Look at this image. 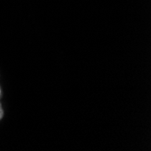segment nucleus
<instances>
[{
	"mask_svg": "<svg viewBox=\"0 0 151 151\" xmlns=\"http://www.w3.org/2000/svg\"><path fill=\"white\" fill-rule=\"evenodd\" d=\"M3 117H4V111H3V108H2L1 103H0V120L2 119Z\"/></svg>",
	"mask_w": 151,
	"mask_h": 151,
	"instance_id": "1",
	"label": "nucleus"
}]
</instances>
